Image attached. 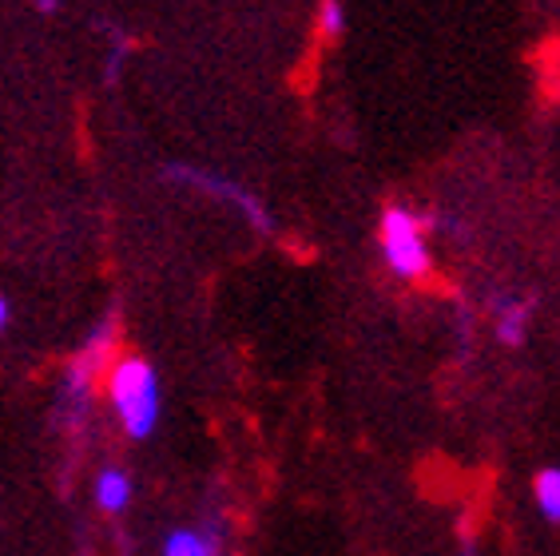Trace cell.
I'll use <instances>...</instances> for the list:
<instances>
[{
    "label": "cell",
    "instance_id": "6da1fadb",
    "mask_svg": "<svg viewBox=\"0 0 560 556\" xmlns=\"http://www.w3.org/2000/svg\"><path fill=\"white\" fill-rule=\"evenodd\" d=\"M104 378H108L104 390H108V406L116 414L119 429L131 441H148L163 417V385L155 366L140 354H119Z\"/></svg>",
    "mask_w": 560,
    "mask_h": 556
},
{
    "label": "cell",
    "instance_id": "7a4b0ae2",
    "mask_svg": "<svg viewBox=\"0 0 560 556\" xmlns=\"http://www.w3.org/2000/svg\"><path fill=\"white\" fill-rule=\"evenodd\" d=\"M377 255L398 282H421L433 270L430 223L410 207H386L377 219Z\"/></svg>",
    "mask_w": 560,
    "mask_h": 556
},
{
    "label": "cell",
    "instance_id": "3957f363",
    "mask_svg": "<svg viewBox=\"0 0 560 556\" xmlns=\"http://www.w3.org/2000/svg\"><path fill=\"white\" fill-rule=\"evenodd\" d=\"M116 314H104V318L92 326V334L84 338L80 354L68 362L65 378H60V409L68 414V421H80L88 414V402H92V390H96V378L108 374V366L116 362Z\"/></svg>",
    "mask_w": 560,
    "mask_h": 556
},
{
    "label": "cell",
    "instance_id": "277c9868",
    "mask_svg": "<svg viewBox=\"0 0 560 556\" xmlns=\"http://www.w3.org/2000/svg\"><path fill=\"white\" fill-rule=\"evenodd\" d=\"M163 179L175 183V187H187V192H199V195H207V199L226 204L243 223L255 227L259 235H270V231H275V219H270L267 204H262L250 187L231 179V175H215V172H207V167H195V163H167V167H163Z\"/></svg>",
    "mask_w": 560,
    "mask_h": 556
},
{
    "label": "cell",
    "instance_id": "5b68a950",
    "mask_svg": "<svg viewBox=\"0 0 560 556\" xmlns=\"http://www.w3.org/2000/svg\"><path fill=\"white\" fill-rule=\"evenodd\" d=\"M92 497H96V509L100 513H124L131 505V497H136V482H131L128 470H119V465H104V470L96 473V482H92Z\"/></svg>",
    "mask_w": 560,
    "mask_h": 556
},
{
    "label": "cell",
    "instance_id": "8992f818",
    "mask_svg": "<svg viewBox=\"0 0 560 556\" xmlns=\"http://www.w3.org/2000/svg\"><path fill=\"white\" fill-rule=\"evenodd\" d=\"M528 322H533V306L525 299H493V331H497V343L505 346H525L528 338Z\"/></svg>",
    "mask_w": 560,
    "mask_h": 556
},
{
    "label": "cell",
    "instance_id": "52a82bcc",
    "mask_svg": "<svg viewBox=\"0 0 560 556\" xmlns=\"http://www.w3.org/2000/svg\"><path fill=\"white\" fill-rule=\"evenodd\" d=\"M160 556H223V545H219L215 529H172L163 536V553Z\"/></svg>",
    "mask_w": 560,
    "mask_h": 556
},
{
    "label": "cell",
    "instance_id": "ba28073f",
    "mask_svg": "<svg viewBox=\"0 0 560 556\" xmlns=\"http://www.w3.org/2000/svg\"><path fill=\"white\" fill-rule=\"evenodd\" d=\"M533 501H537V513L545 521L560 524V470L549 465V470H540L533 477Z\"/></svg>",
    "mask_w": 560,
    "mask_h": 556
},
{
    "label": "cell",
    "instance_id": "9c48e42d",
    "mask_svg": "<svg viewBox=\"0 0 560 556\" xmlns=\"http://www.w3.org/2000/svg\"><path fill=\"white\" fill-rule=\"evenodd\" d=\"M346 24H350V12H346L342 0H323L318 4V16H314V28L326 36V40H338L346 33Z\"/></svg>",
    "mask_w": 560,
    "mask_h": 556
},
{
    "label": "cell",
    "instance_id": "30bf717a",
    "mask_svg": "<svg viewBox=\"0 0 560 556\" xmlns=\"http://www.w3.org/2000/svg\"><path fill=\"white\" fill-rule=\"evenodd\" d=\"M28 4H33L40 16H52V12H60V4H65V0H28Z\"/></svg>",
    "mask_w": 560,
    "mask_h": 556
},
{
    "label": "cell",
    "instance_id": "8fae6325",
    "mask_svg": "<svg viewBox=\"0 0 560 556\" xmlns=\"http://www.w3.org/2000/svg\"><path fill=\"white\" fill-rule=\"evenodd\" d=\"M9 318H12V311H9V299L0 294V334L9 331Z\"/></svg>",
    "mask_w": 560,
    "mask_h": 556
}]
</instances>
